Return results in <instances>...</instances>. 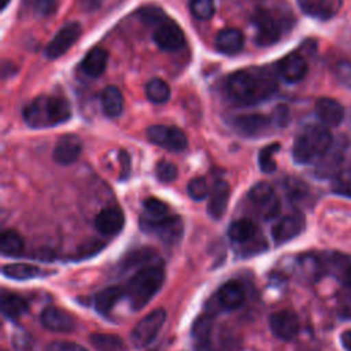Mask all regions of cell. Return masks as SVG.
Segmentation results:
<instances>
[{
	"label": "cell",
	"instance_id": "obj_39",
	"mask_svg": "<svg viewBox=\"0 0 351 351\" xmlns=\"http://www.w3.org/2000/svg\"><path fill=\"white\" fill-rule=\"evenodd\" d=\"M189 8H191V12L197 19L206 21L214 15L215 4H214V0H191Z\"/></svg>",
	"mask_w": 351,
	"mask_h": 351
},
{
	"label": "cell",
	"instance_id": "obj_51",
	"mask_svg": "<svg viewBox=\"0 0 351 351\" xmlns=\"http://www.w3.org/2000/svg\"><path fill=\"white\" fill-rule=\"evenodd\" d=\"M341 344L347 351H351V330H346L341 333Z\"/></svg>",
	"mask_w": 351,
	"mask_h": 351
},
{
	"label": "cell",
	"instance_id": "obj_48",
	"mask_svg": "<svg viewBox=\"0 0 351 351\" xmlns=\"http://www.w3.org/2000/svg\"><path fill=\"white\" fill-rule=\"evenodd\" d=\"M119 165H121V178L126 180L130 176L132 166H130V156L125 149L119 152Z\"/></svg>",
	"mask_w": 351,
	"mask_h": 351
},
{
	"label": "cell",
	"instance_id": "obj_52",
	"mask_svg": "<svg viewBox=\"0 0 351 351\" xmlns=\"http://www.w3.org/2000/svg\"><path fill=\"white\" fill-rule=\"evenodd\" d=\"M10 1H11V0H1V10H5L7 5L10 4Z\"/></svg>",
	"mask_w": 351,
	"mask_h": 351
},
{
	"label": "cell",
	"instance_id": "obj_26",
	"mask_svg": "<svg viewBox=\"0 0 351 351\" xmlns=\"http://www.w3.org/2000/svg\"><path fill=\"white\" fill-rule=\"evenodd\" d=\"M108 53L101 47H93L89 49L81 63V69L90 77H99L106 70Z\"/></svg>",
	"mask_w": 351,
	"mask_h": 351
},
{
	"label": "cell",
	"instance_id": "obj_37",
	"mask_svg": "<svg viewBox=\"0 0 351 351\" xmlns=\"http://www.w3.org/2000/svg\"><path fill=\"white\" fill-rule=\"evenodd\" d=\"M154 255H155V252L152 250H149V248L136 250V251H133V252H130L129 255L125 256V259H123V270H129L130 267H134V266L145 267L144 265L151 262Z\"/></svg>",
	"mask_w": 351,
	"mask_h": 351
},
{
	"label": "cell",
	"instance_id": "obj_40",
	"mask_svg": "<svg viewBox=\"0 0 351 351\" xmlns=\"http://www.w3.org/2000/svg\"><path fill=\"white\" fill-rule=\"evenodd\" d=\"M332 189L337 195L351 197V170L340 171L339 174H336L332 184Z\"/></svg>",
	"mask_w": 351,
	"mask_h": 351
},
{
	"label": "cell",
	"instance_id": "obj_43",
	"mask_svg": "<svg viewBox=\"0 0 351 351\" xmlns=\"http://www.w3.org/2000/svg\"><path fill=\"white\" fill-rule=\"evenodd\" d=\"M188 195L193 200H203L208 195V186L204 177H195L188 184Z\"/></svg>",
	"mask_w": 351,
	"mask_h": 351
},
{
	"label": "cell",
	"instance_id": "obj_49",
	"mask_svg": "<svg viewBox=\"0 0 351 351\" xmlns=\"http://www.w3.org/2000/svg\"><path fill=\"white\" fill-rule=\"evenodd\" d=\"M101 245H103L101 241L92 240V241H86L84 245H81V247H80V251H81V254H82L84 256H86V255L89 256V255L97 252V251L101 248Z\"/></svg>",
	"mask_w": 351,
	"mask_h": 351
},
{
	"label": "cell",
	"instance_id": "obj_28",
	"mask_svg": "<svg viewBox=\"0 0 351 351\" xmlns=\"http://www.w3.org/2000/svg\"><path fill=\"white\" fill-rule=\"evenodd\" d=\"M101 107L107 117L115 118V117L121 115V112L123 110L122 92L114 85L106 86L104 90L101 92Z\"/></svg>",
	"mask_w": 351,
	"mask_h": 351
},
{
	"label": "cell",
	"instance_id": "obj_20",
	"mask_svg": "<svg viewBox=\"0 0 351 351\" xmlns=\"http://www.w3.org/2000/svg\"><path fill=\"white\" fill-rule=\"evenodd\" d=\"M315 114L326 126H339L344 119L343 106L332 97H321L315 103Z\"/></svg>",
	"mask_w": 351,
	"mask_h": 351
},
{
	"label": "cell",
	"instance_id": "obj_14",
	"mask_svg": "<svg viewBox=\"0 0 351 351\" xmlns=\"http://www.w3.org/2000/svg\"><path fill=\"white\" fill-rule=\"evenodd\" d=\"M82 152V141L77 134L62 136L53 148V160L59 165L74 163Z\"/></svg>",
	"mask_w": 351,
	"mask_h": 351
},
{
	"label": "cell",
	"instance_id": "obj_35",
	"mask_svg": "<svg viewBox=\"0 0 351 351\" xmlns=\"http://www.w3.org/2000/svg\"><path fill=\"white\" fill-rule=\"evenodd\" d=\"M145 93L147 97L155 104H163L170 99V88L160 78L151 80L145 86Z\"/></svg>",
	"mask_w": 351,
	"mask_h": 351
},
{
	"label": "cell",
	"instance_id": "obj_15",
	"mask_svg": "<svg viewBox=\"0 0 351 351\" xmlns=\"http://www.w3.org/2000/svg\"><path fill=\"white\" fill-rule=\"evenodd\" d=\"M41 324L52 332H71L75 328V319L73 315L59 307L49 306L41 313Z\"/></svg>",
	"mask_w": 351,
	"mask_h": 351
},
{
	"label": "cell",
	"instance_id": "obj_22",
	"mask_svg": "<svg viewBox=\"0 0 351 351\" xmlns=\"http://www.w3.org/2000/svg\"><path fill=\"white\" fill-rule=\"evenodd\" d=\"M298 4L300 7V10L315 19H321V21H326L329 18H332L339 5L340 1H335V0H298Z\"/></svg>",
	"mask_w": 351,
	"mask_h": 351
},
{
	"label": "cell",
	"instance_id": "obj_38",
	"mask_svg": "<svg viewBox=\"0 0 351 351\" xmlns=\"http://www.w3.org/2000/svg\"><path fill=\"white\" fill-rule=\"evenodd\" d=\"M280 149V144L278 143H273L266 145L265 148H262L259 151L258 155V163L262 171L265 173H271L276 170V162H274V154Z\"/></svg>",
	"mask_w": 351,
	"mask_h": 351
},
{
	"label": "cell",
	"instance_id": "obj_11",
	"mask_svg": "<svg viewBox=\"0 0 351 351\" xmlns=\"http://www.w3.org/2000/svg\"><path fill=\"white\" fill-rule=\"evenodd\" d=\"M252 23L256 29L258 45H273L280 38V27L271 14L266 10H258L252 18Z\"/></svg>",
	"mask_w": 351,
	"mask_h": 351
},
{
	"label": "cell",
	"instance_id": "obj_36",
	"mask_svg": "<svg viewBox=\"0 0 351 351\" xmlns=\"http://www.w3.org/2000/svg\"><path fill=\"white\" fill-rule=\"evenodd\" d=\"M169 207L165 202H162L158 197H148L144 202V219L155 221L167 217L169 214Z\"/></svg>",
	"mask_w": 351,
	"mask_h": 351
},
{
	"label": "cell",
	"instance_id": "obj_16",
	"mask_svg": "<svg viewBox=\"0 0 351 351\" xmlns=\"http://www.w3.org/2000/svg\"><path fill=\"white\" fill-rule=\"evenodd\" d=\"M125 215L119 207L103 208L95 218V226L104 236H114L122 230Z\"/></svg>",
	"mask_w": 351,
	"mask_h": 351
},
{
	"label": "cell",
	"instance_id": "obj_31",
	"mask_svg": "<svg viewBox=\"0 0 351 351\" xmlns=\"http://www.w3.org/2000/svg\"><path fill=\"white\" fill-rule=\"evenodd\" d=\"M1 311L8 318H19L27 311V302L14 293H3L1 296Z\"/></svg>",
	"mask_w": 351,
	"mask_h": 351
},
{
	"label": "cell",
	"instance_id": "obj_25",
	"mask_svg": "<svg viewBox=\"0 0 351 351\" xmlns=\"http://www.w3.org/2000/svg\"><path fill=\"white\" fill-rule=\"evenodd\" d=\"M215 44L219 52L225 55H236L244 47V36L239 29L228 27L218 33Z\"/></svg>",
	"mask_w": 351,
	"mask_h": 351
},
{
	"label": "cell",
	"instance_id": "obj_33",
	"mask_svg": "<svg viewBox=\"0 0 351 351\" xmlns=\"http://www.w3.org/2000/svg\"><path fill=\"white\" fill-rule=\"evenodd\" d=\"M0 250L3 255L16 256L23 251V239L15 230H4L0 239Z\"/></svg>",
	"mask_w": 351,
	"mask_h": 351
},
{
	"label": "cell",
	"instance_id": "obj_53",
	"mask_svg": "<svg viewBox=\"0 0 351 351\" xmlns=\"http://www.w3.org/2000/svg\"><path fill=\"white\" fill-rule=\"evenodd\" d=\"M3 351H7V350H3Z\"/></svg>",
	"mask_w": 351,
	"mask_h": 351
},
{
	"label": "cell",
	"instance_id": "obj_50",
	"mask_svg": "<svg viewBox=\"0 0 351 351\" xmlns=\"http://www.w3.org/2000/svg\"><path fill=\"white\" fill-rule=\"evenodd\" d=\"M104 0H80V8L84 12H93L101 7Z\"/></svg>",
	"mask_w": 351,
	"mask_h": 351
},
{
	"label": "cell",
	"instance_id": "obj_8",
	"mask_svg": "<svg viewBox=\"0 0 351 351\" xmlns=\"http://www.w3.org/2000/svg\"><path fill=\"white\" fill-rule=\"evenodd\" d=\"M82 33V27L78 22H69L59 29V32L53 36V38L45 47V56L48 59H58L64 55L73 44L80 38Z\"/></svg>",
	"mask_w": 351,
	"mask_h": 351
},
{
	"label": "cell",
	"instance_id": "obj_3",
	"mask_svg": "<svg viewBox=\"0 0 351 351\" xmlns=\"http://www.w3.org/2000/svg\"><path fill=\"white\" fill-rule=\"evenodd\" d=\"M165 281V271L160 265L141 267L129 278L123 291L133 310H141L158 293Z\"/></svg>",
	"mask_w": 351,
	"mask_h": 351
},
{
	"label": "cell",
	"instance_id": "obj_18",
	"mask_svg": "<svg viewBox=\"0 0 351 351\" xmlns=\"http://www.w3.org/2000/svg\"><path fill=\"white\" fill-rule=\"evenodd\" d=\"M271 118L263 114H243L233 118V126L243 134L256 137L263 134L271 125Z\"/></svg>",
	"mask_w": 351,
	"mask_h": 351
},
{
	"label": "cell",
	"instance_id": "obj_13",
	"mask_svg": "<svg viewBox=\"0 0 351 351\" xmlns=\"http://www.w3.org/2000/svg\"><path fill=\"white\" fill-rule=\"evenodd\" d=\"M269 325L273 335L281 340H291L299 332V319L289 310L273 313L269 318Z\"/></svg>",
	"mask_w": 351,
	"mask_h": 351
},
{
	"label": "cell",
	"instance_id": "obj_41",
	"mask_svg": "<svg viewBox=\"0 0 351 351\" xmlns=\"http://www.w3.org/2000/svg\"><path fill=\"white\" fill-rule=\"evenodd\" d=\"M137 15L145 23H159V22H163V19L166 18V14L160 7L151 5V4L138 8Z\"/></svg>",
	"mask_w": 351,
	"mask_h": 351
},
{
	"label": "cell",
	"instance_id": "obj_46",
	"mask_svg": "<svg viewBox=\"0 0 351 351\" xmlns=\"http://www.w3.org/2000/svg\"><path fill=\"white\" fill-rule=\"evenodd\" d=\"M47 351H88L84 346L69 341V340H56L49 343Z\"/></svg>",
	"mask_w": 351,
	"mask_h": 351
},
{
	"label": "cell",
	"instance_id": "obj_19",
	"mask_svg": "<svg viewBox=\"0 0 351 351\" xmlns=\"http://www.w3.org/2000/svg\"><path fill=\"white\" fill-rule=\"evenodd\" d=\"M324 269L330 270L341 282L344 289L351 292V256L340 252H332L324 261Z\"/></svg>",
	"mask_w": 351,
	"mask_h": 351
},
{
	"label": "cell",
	"instance_id": "obj_21",
	"mask_svg": "<svg viewBox=\"0 0 351 351\" xmlns=\"http://www.w3.org/2000/svg\"><path fill=\"white\" fill-rule=\"evenodd\" d=\"M229 196H230V188H229L228 182L222 181V180L215 181L213 192L210 195L208 206H207V213L210 214L211 218H214V219L222 218V215L225 214L226 207H228Z\"/></svg>",
	"mask_w": 351,
	"mask_h": 351
},
{
	"label": "cell",
	"instance_id": "obj_24",
	"mask_svg": "<svg viewBox=\"0 0 351 351\" xmlns=\"http://www.w3.org/2000/svg\"><path fill=\"white\" fill-rule=\"evenodd\" d=\"M228 236L234 244H250L261 237L258 226L250 219H239L232 222L228 229Z\"/></svg>",
	"mask_w": 351,
	"mask_h": 351
},
{
	"label": "cell",
	"instance_id": "obj_9",
	"mask_svg": "<svg viewBox=\"0 0 351 351\" xmlns=\"http://www.w3.org/2000/svg\"><path fill=\"white\" fill-rule=\"evenodd\" d=\"M248 197L254 204H256L262 210L263 217L266 219H271L278 215L281 204H280L277 195L274 193L273 186L269 182L261 181V182L255 184L250 189Z\"/></svg>",
	"mask_w": 351,
	"mask_h": 351
},
{
	"label": "cell",
	"instance_id": "obj_30",
	"mask_svg": "<svg viewBox=\"0 0 351 351\" xmlns=\"http://www.w3.org/2000/svg\"><path fill=\"white\" fill-rule=\"evenodd\" d=\"M123 295L125 291L119 285L104 288L95 296V307L100 314H107Z\"/></svg>",
	"mask_w": 351,
	"mask_h": 351
},
{
	"label": "cell",
	"instance_id": "obj_6",
	"mask_svg": "<svg viewBox=\"0 0 351 351\" xmlns=\"http://www.w3.org/2000/svg\"><path fill=\"white\" fill-rule=\"evenodd\" d=\"M147 137L155 145H159L173 152L184 151L188 145V138L185 133L176 126L152 125L147 129Z\"/></svg>",
	"mask_w": 351,
	"mask_h": 351
},
{
	"label": "cell",
	"instance_id": "obj_32",
	"mask_svg": "<svg viewBox=\"0 0 351 351\" xmlns=\"http://www.w3.org/2000/svg\"><path fill=\"white\" fill-rule=\"evenodd\" d=\"M3 274L14 280H29L41 276V270L29 263H10L3 266Z\"/></svg>",
	"mask_w": 351,
	"mask_h": 351
},
{
	"label": "cell",
	"instance_id": "obj_4",
	"mask_svg": "<svg viewBox=\"0 0 351 351\" xmlns=\"http://www.w3.org/2000/svg\"><path fill=\"white\" fill-rule=\"evenodd\" d=\"M332 143V134L325 126L308 125L295 138L292 156L296 163H313L319 160L328 152Z\"/></svg>",
	"mask_w": 351,
	"mask_h": 351
},
{
	"label": "cell",
	"instance_id": "obj_10",
	"mask_svg": "<svg viewBox=\"0 0 351 351\" xmlns=\"http://www.w3.org/2000/svg\"><path fill=\"white\" fill-rule=\"evenodd\" d=\"M304 225H306V219L302 213H292L285 215L271 229V236L274 243L280 245L295 239L298 234L303 232Z\"/></svg>",
	"mask_w": 351,
	"mask_h": 351
},
{
	"label": "cell",
	"instance_id": "obj_1",
	"mask_svg": "<svg viewBox=\"0 0 351 351\" xmlns=\"http://www.w3.org/2000/svg\"><path fill=\"white\" fill-rule=\"evenodd\" d=\"M277 80L266 67H251L232 73L226 81V92L239 106H254L271 97L277 90Z\"/></svg>",
	"mask_w": 351,
	"mask_h": 351
},
{
	"label": "cell",
	"instance_id": "obj_23",
	"mask_svg": "<svg viewBox=\"0 0 351 351\" xmlns=\"http://www.w3.org/2000/svg\"><path fill=\"white\" fill-rule=\"evenodd\" d=\"M217 298L223 308L236 310L244 303L245 291L239 281H228L218 289Z\"/></svg>",
	"mask_w": 351,
	"mask_h": 351
},
{
	"label": "cell",
	"instance_id": "obj_17",
	"mask_svg": "<svg viewBox=\"0 0 351 351\" xmlns=\"http://www.w3.org/2000/svg\"><path fill=\"white\" fill-rule=\"evenodd\" d=\"M280 75L289 84H296L302 81L307 74V62L299 53H289L278 62Z\"/></svg>",
	"mask_w": 351,
	"mask_h": 351
},
{
	"label": "cell",
	"instance_id": "obj_27",
	"mask_svg": "<svg viewBox=\"0 0 351 351\" xmlns=\"http://www.w3.org/2000/svg\"><path fill=\"white\" fill-rule=\"evenodd\" d=\"M343 162V149L332 147L328 149V152L318 160L317 166V176L321 178L333 177L340 173V165Z\"/></svg>",
	"mask_w": 351,
	"mask_h": 351
},
{
	"label": "cell",
	"instance_id": "obj_5",
	"mask_svg": "<svg viewBox=\"0 0 351 351\" xmlns=\"http://www.w3.org/2000/svg\"><path fill=\"white\" fill-rule=\"evenodd\" d=\"M166 310L155 308L154 311L148 313L143 319L137 322L130 333V341L136 348L147 347L159 333L165 321H166Z\"/></svg>",
	"mask_w": 351,
	"mask_h": 351
},
{
	"label": "cell",
	"instance_id": "obj_2",
	"mask_svg": "<svg viewBox=\"0 0 351 351\" xmlns=\"http://www.w3.org/2000/svg\"><path fill=\"white\" fill-rule=\"evenodd\" d=\"M70 117V103L64 97L55 95L36 97L23 108L25 122L34 129L58 126L69 121Z\"/></svg>",
	"mask_w": 351,
	"mask_h": 351
},
{
	"label": "cell",
	"instance_id": "obj_7",
	"mask_svg": "<svg viewBox=\"0 0 351 351\" xmlns=\"http://www.w3.org/2000/svg\"><path fill=\"white\" fill-rule=\"evenodd\" d=\"M140 223H141V229H144L145 232L154 233L166 244H174L176 241H178L184 232L182 219L177 215H167L165 218L155 219V221L141 218Z\"/></svg>",
	"mask_w": 351,
	"mask_h": 351
},
{
	"label": "cell",
	"instance_id": "obj_45",
	"mask_svg": "<svg viewBox=\"0 0 351 351\" xmlns=\"http://www.w3.org/2000/svg\"><path fill=\"white\" fill-rule=\"evenodd\" d=\"M58 1L56 0H34V11L40 16H51L56 12Z\"/></svg>",
	"mask_w": 351,
	"mask_h": 351
},
{
	"label": "cell",
	"instance_id": "obj_29",
	"mask_svg": "<svg viewBox=\"0 0 351 351\" xmlns=\"http://www.w3.org/2000/svg\"><path fill=\"white\" fill-rule=\"evenodd\" d=\"M213 332V315L202 314L192 326V337L199 348H207L210 346V337Z\"/></svg>",
	"mask_w": 351,
	"mask_h": 351
},
{
	"label": "cell",
	"instance_id": "obj_34",
	"mask_svg": "<svg viewBox=\"0 0 351 351\" xmlns=\"http://www.w3.org/2000/svg\"><path fill=\"white\" fill-rule=\"evenodd\" d=\"M90 344L100 351H121L123 350V341L117 335L93 333L89 337Z\"/></svg>",
	"mask_w": 351,
	"mask_h": 351
},
{
	"label": "cell",
	"instance_id": "obj_42",
	"mask_svg": "<svg viewBox=\"0 0 351 351\" xmlns=\"http://www.w3.org/2000/svg\"><path fill=\"white\" fill-rule=\"evenodd\" d=\"M155 174L156 178L162 182H171L173 180L177 178L178 171L176 165H173L169 160H159L155 166Z\"/></svg>",
	"mask_w": 351,
	"mask_h": 351
},
{
	"label": "cell",
	"instance_id": "obj_47",
	"mask_svg": "<svg viewBox=\"0 0 351 351\" xmlns=\"http://www.w3.org/2000/svg\"><path fill=\"white\" fill-rule=\"evenodd\" d=\"M271 121L280 128L287 126L289 122V108L285 104H278L273 111Z\"/></svg>",
	"mask_w": 351,
	"mask_h": 351
},
{
	"label": "cell",
	"instance_id": "obj_44",
	"mask_svg": "<svg viewBox=\"0 0 351 351\" xmlns=\"http://www.w3.org/2000/svg\"><path fill=\"white\" fill-rule=\"evenodd\" d=\"M333 74L340 85L351 89V62L350 60H339L333 67Z\"/></svg>",
	"mask_w": 351,
	"mask_h": 351
},
{
	"label": "cell",
	"instance_id": "obj_12",
	"mask_svg": "<svg viewBox=\"0 0 351 351\" xmlns=\"http://www.w3.org/2000/svg\"><path fill=\"white\" fill-rule=\"evenodd\" d=\"M154 41L160 49L174 52L184 47L185 36L182 29L177 23L162 22L154 33Z\"/></svg>",
	"mask_w": 351,
	"mask_h": 351
}]
</instances>
